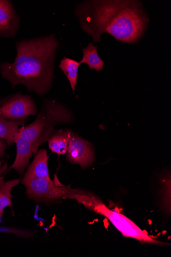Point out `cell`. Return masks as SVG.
Wrapping results in <instances>:
<instances>
[{"mask_svg":"<svg viewBox=\"0 0 171 257\" xmlns=\"http://www.w3.org/2000/svg\"><path fill=\"white\" fill-rule=\"evenodd\" d=\"M64 199H75L90 211L104 216L124 237L135 239L142 243L168 245L151 237L132 220L124 215L109 208L100 198L89 192L71 188Z\"/></svg>","mask_w":171,"mask_h":257,"instance_id":"4","label":"cell"},{"mask_svg":"<svg viewBox=\"0 0 171 257\" xmlns=\"http://www.w3.org/2000/svg\"><path fill=\"white\" fill-rule=\"evenodd\" d=\"M80 65L79 62L64 56L59 66L67 78L73 91L76 90Z\"/></svg>","mask_w":171,"mask_h":257,"instance_id":"14","label":"cell"},{"mask_svg":"<svg viewBox=\"0 0 171 257\" xmlns=\"http://www.w3.org/2000/svg\"><path fill=\"white\" fill-rule=\"evenodd\" d=\"M70 131L60 130L51 135L47 140L49 148L59 156L67 153L69 143Z\"/></svg>","mask_w":171,"mask_h":257,"instance_id":"12","label":"cell"},{"mask_svg":"<svg viewBox=\"0 0 171 257\" xmlns=\"http://www.w3.org/2000/svg\"><path fill=\"white\" fill-rule=\"evenodd\" d=\"M7 146L5 140L0 139V161L3 160L7 155L6 151L7 149Z\"/></svg>","mask_w":171,"mask_h":257,"instance_id":"17","label":"cell"},{"mask_svg":"<svg viewBox=\"0 0 171 257\" xmlns=\"http://www.w3.org/2000/svg\"><path fill=\"white\" fill-rule=\"evenodd\" d=\"M4 160L0 161V168H1L2 167V166L4 165Z\"/></svg>","mask_w":171,"mask_h":257,"instance_id":"19","label":"cell"},{"mask_svg":"<svg viewBox=\"0 0 171 257\" xmlns=\"http://www.w3.org/2000/svg\"><path fill=\"white\" fill-rule=\"evenodd\" d=\"M21 183L26 186L29 198L37 202L64 199L71 188L70 186L57 185L52 179L43 178L23 177Z\"/></svg>","mask_w":171,"mask_h":257,"instance_id":"5","label":"cell"},{"mask_svg":"<svg viewBox=\"0 0 171 257\" xmlns=\"http://www.w3.org/2000/svg\"><path fill=\"white\" fill-rule=\"evenodd\" d=\"M97 47L89 43L86 48L82 50L83 57L79 63L80 65L86 64L90 69H95L96 72H100L103 68L104 62L97 53Z\"/></svg>","mask_w":171,"mask_h":257,"instance_id":"13","label":"cell"},{"mask_svg":"<svg viewBox=\"0 0 171 257\" xmlns=\"http://www.w3.org/2000/svg\"><path fill=\"white\" fill-rule=\"evenodd\" d=\"M20 21L12 2L0 0V37L14 38L20 29Z\"/></svg>","mask_w":171,"mask_h":257,"instance_id":"8","label":"cell"},{"mask_svg":"<svg viewBox=\"0 0 171 257\" xmlns=\"http://www.w3.org/2000/svg\"><path fill=\"white\" fill-rule=\"evenodd\" d=\"M34 100L21 92L0 101V115L14 121L27 120L30 116L37 114Z\"/></svg>","mask_w":171,"mask_h":257,"instance_id":"6","label":"cell"},{"mask_svg":"<svg viewBox=\"0 0 171 257\" xmlns=\"http://www.w3.org/2000/svg\"><path fill=\"white\" fill-rule=\"evenodd\" d=\"M66 160L72 165H79L82 170L92 166L95 160L93 145L74 132L70 131Z\"/></svg>","mask_w":171,"mask_h":257,"instance_id":"7","label":"cell"},{"mask_svg":"<svg viewBox=\"0 0 171 257\" xmlns=\"http://www.w3.org/2000/svg\"><path fill=\"white\" fill-rule=\"evenodd\" d=\"M75 15L95 43L101 42L104 33L124 43H138L149 22L141 2L133 0L85 1L76 7Z\"/></svg>","mask_w":171,"mask_h":257,"instance_id":"1","label":"cell"},{"mask_svg":"<svg viewBox=\"0 0 171 257\" xmlns=\"http://www.w3.org/2000/svg\"><path fill=\"white\" fill-rule=\"evenodd\" d=\"M8 169V163L6 162L4 165L0 168V182L4 181L5 176L3 175Z\"/></svg>","mask_w":171,"mask_h":257,"instance_id":"18","label":"cell"},{"mask_svg":"<svg viewBox=\"0 0 171 257\" xmlns=\"http://www.w3.org/2000/svg\"><path fill=\"white\" fill-rule=\"evenodd\" d=\"M170 182V180L168 181H163L162 185V204L163 208L165 210V212L170 214V184L168 186V184Z\"/></svg>","mask_w":171,"mask_h":257,"instance_id":"16","label":"cell"},{"mask_svg":"<svg viewBox=\"0 0 171 257\" xmlns=\"http://www.w3.org/2000/svg\"><path fill=\"white\" fill-rule=\"evenodd\" d=\"M74 120L73 112L65 105L55 99H45L35 121L20 128L17 135L39 149L47 142L57 125L70 123Z\"/></svg>","mask_w":171,"mask_h":257,"instance_id":"3","label":"cell"},{"mask_svg":"<svg viewBox=\"0 0 171 257\" xmlns=\"http://www.w3.org/2000/svg\"><path fill=\"white\" fill-rule=\"evenodd\" d=\"M59 46L60 42L55 34L18 41L15 62L0 65L2 77L13 88L22 84L29 92H35L40 97L47 95L53 86Z\"/></svg>","mask_w":171,"mask_h":257,"instance_id":"2","label":"cell"},{"mask_svg":"<svg viewBox=\"0 0 171 257\" xmlns=\"http://www.w3.org/2000/svg\"><path fill=\"white\" fill-rule=\"evenodd\" d=\"M27 121L9 120L0 115V139L5 140L8 146L14 145L19 126H23Z\"/></svg>","mask_w":171,"mask_h":257,"instance_id":"11","label":"cell"},{"mask_svg":"<svg viewBox=\"0 0 171 257\" xmlns=\"http://www.w3.org/2000/svg\"><path fill=\"white\" fill-rule=\"evenodd\" d=\"M20 181V179H16L0 182V218L3 216L5 209L7 207L12 208L13 197L11 192L14 187L18 185Z\"/></svg>","mask_w":171,"mask_h":257,"instance_id":"15","label":"cell"},{"mask_svg":"<svg viewBox=\"0 0 171 257\" xmlns=\"http://www.w3.org/2000/svg\"><path fill=\"white\" fill-rule=\"evenodd\" d=\"M48 158L46 150H38L24 177L43 178L51 180L48 167Z\"/></svg>","mask_w":171,"mask_h":257,"instance_id":"10","label":"cell"},{"mask_svg":"<svg viewBox=\"0 0 171 257\" xmlns=\"http://www.w3.org/2000/svg\"><path fill=\"white\" fill-rule=\"evenodd\" d=\"M15 144L17 147L16 157L13 164L5 174L14 169L19 175H23L28 168L33 154L36 155L38 149L27 140L18 135L15 140Z\"/></svg>","mask_w":171,"mask_h":257,"instance_id":"9","label":"cell"}]
</instances>
